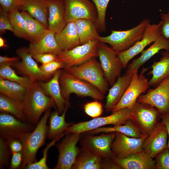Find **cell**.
<instances>
[{
  "label": "cell",
  "instance_id": "1",
  "mask_svg": "<svg viewBox=\"0 0 169 169\" xmlns=\"http://www.w3.org/2000/svg\"><path fill=\"white\" fill-rule=\"evenodd\" d=\"M22 102L27 122L34 125L38 123L44 113L56 106L53 100L42 90L39 81L27 88Z\"/></svg>",
  "mask_w": 169,
  "mask_h": 169
},
{
  "label": "cell",
  "instance_id": "2",
  "mask_svg": "<svg viewBox=\"0 0 169 169\" xmlns=\"http://www.w3.org/2000/svg\"><path fill=\"white\" fill-rule=\"evenodd\" d=\"M51 109L46 111L34 130L22 141L23 160L20 169H25L29 164L37 161L36 154L38 149L44 144L47 137V120L51 113Z\"/></svg>",
  "mask_w": 169,
  "mask_h": 169
},
{
  "label": "cell",
  "instance_id": "3",
  "mask_svg": "<svg viewBox=\"0 0 169 169\" xmlns=\"http://www.w3.org/2000/svg\"><path fill=\"white\" fill-rule=\"evenodd\" d=\"M150 23L148 19H143L136 26L124 31L112 30L110 35L100 36V42L109 44L117 54L125 51L142 38L146 26Z\"/></svg>",
  "mask_w": 169,
  "mask_h": 169
},
{
  "label": "cell",
  "instance_id": "4",
  "mask_svg": "<svg viewBox=\"0 0 169 169\" xmlns=\"http://www.w3.org/2000/svg\"><path fill=\"white\" fill-rule=\"evenodd\" d=\"M61 93L63 98L69 102L72 93L81 96H89L95 100H102L104 95L90 83L78 78L62 70L59 77Z\"/></svg>",
  "mask_w": 169,
  "mask_h": 169
},
{
  "label": "cell",
  "instance_id": "5",
  "mask_svg": "<svg viewBox=\"0 0 169 169\" xmlns=\"http://www.w3.org/2000/svg\"><path fill=\"white\" fill-rule=\"evenodd\" d=\"M64 70L91 84L104 95L108 90L109 84L105 78L100 64L95 58L80 65L65 68Z\"/></svg>",
  "mask_w": 169,
  "mask_h": 169
},
{
  "label": "cell",
  "instance_id": "6",
  "mask_svg": "<svg viewBox=\"0 0 169 169\" xmlns=\"http://www.w3.org/2000/svg\"><path fill=\"white\" fill-rule=\"evenodd\" d=\"M131 109L125 108L112 113L110 115L98 117L88 121L72 124L68 127L64 133L82 134L109 125H123L131 119Z\"/></svg>",
  "mask_w": 169,
  "mask_h": 169
},
{
  "label": "cell",
  "instance_id": "7",
  "mask_svg": "<svg viewBox=\"0 0 169 169\" xmlns=\"http://www.w3.org/2000/svg\"><path fill=\"white\" fill-rule=\"evenodd\" d=\"M149 68H143L139 74L138 70L134 72L124 95L111 110L112 113L124 108L131 109L139 96L147 90L150 86L149 80L144 74Z\"/></svg>",
  "mask_w": 169,
  "mask_h": 169
},
{
  "label": "cell",
  "instance_id": "8",
  "mask_svg": "<svg viewBox=\"0 0 169 169\" xmlns=\"http://www.w3.org/2000/svg\"><path fill=\"white\" fill-rule=\"evenodd\" d=\"M98 39L63 51L57 56L56 60L61 62L64 69L80 65L93 58L98 56Z\"/></svg>",
  "mask_w": 169,
  "mask_h": 169
},
{
  "label": "cell",
  "instance_id": "9",
  "mask_svg": "<svg viewBox=\"0 0 169 169\" xmlns=\"http://www.w3.org/2000/svg\"><path fill=\"white\" fill-rule=\"evenodd\" d=\"M131 110V120L143 136L149 135L154 130L160 114L159 110L150 105L136 102Z\"/></svg>",
  "mask_w": 169,
  "mask_h": 169
},
{
  "label": "cell",
  "instance_id": "10",
  "mask_svg": "<svg viewBox=\"0 0 169 169\" xmlns=\"http://www.w3.org/2000/svg\"><path fill=\"white\" fill-rule=\"evenodd\" d=\"M34 125L19 120L7 113L0 114V138L7 141H21L35 129Z\"/></svg>",
  "mask_w": 169,
  "mask_h": 169
},
{
  "label": "cell",
  "instance_id": "11",
  "mask_svg": "<svg viewBox=\"0 0 169 169\" xmlns=\"http://www.w3.org/2000/svg\"><path fill=\"white\" fill-rule=\"evenodd\" d=\"M98 52L105 78L112 86L120 75L122 64L115 51L104 43L99 41Z\"/></svg>",
  "mask_w": 169,
  "mask_h": 169
},
{
  "label": "cell",
  "instance_id": "12",
  "mask_svg": "<svg viewBox=\"0 0 169 169\" xmlns=\"http://www.w3.org/2000/svg\"><path fill=\"white\" fill-rule=\"evenodd\" d=\"M161 20L158 24L149 23L146 27L141 39L137 42L128 49L117 54L123 68H126L129 61L134 57L141 53L147 45L162 35Z\"/></svg>",
  "mask_w": 169,
  "mask_h": 169
},
{
  "label": "cell",
  "instance_id": "13",
  "mask_svg": "<svg viewBox=\"0 0 169 169\" xmlns=\"http://www.w3.org/2000/svg\"><path fill=\"white\" fill-rule=\"evenodd\" d=\"M81 137L82 134L69 133L57 144L59 155L57 163L54 169H71L80 151L77 144Z\"/></svg>",
  "mask_w": 169,
  "mask_h": 169
},
{
  "label": "cell",
  "instance_id": "14",
  "mask_svg": "<svg viewBox=\"0 0 169 169\" xmlns=\"http://www.w3.org/2000/svg\"><path fill=\"white\" fill-rule=\"evenodd\" d=\"M65 7V18L67 23L80 19L90 20L95 23L98 13L91 0H63Z\"/></svg>",
  "mask_w": 169,
  "mask_h": 169
},
{
  "label": "cell",
  "instance_id": "15",
  "mask_svg": "<svg viewBox=\"0 0 169 169\" xmlns=\"http://www.w3.org/2000/svg\"><path fill=\"white\" fill-rule=\"evenodd\" d=\"M136 102L154 107L161 115L169 113V76L155 89H149L145 94L140 95Z\"/></svg>",
  "mask_w": 169,
  "mask_h": 169
},
{
  "label": "cell",
  "instance_id": "16",
  "mask_svg": "<svg viewBox=\"0 0 169 169\" xmlns=\"http://www.w3.org/2000/svg\"><path fill=\"white\" fill-rule=\"evenodd\" d=\"M115 136V132L96 136L85 135L81 137L80 144L82 148L103 158H113L114 156L111 145Z\"/></svg>",
  "mask_w": 169,
  "mask_h": 169
},
{
  "label": "cell",
  "instance_id": "17",
  "mask_svg": "<svg viewBox=\"0 0 169 169\" xmlns=\"http://www.w3.org/2000/svg\"><path fill=\"white\" fill-rule=\"evenodd\" d=\"M16 54L21 60L15 63L13 66L27 76L32 84L36 82L47 80L51 78L42 72L29 53L28 48L23 47L18 49Z\"/></svg>",
  "mask_w": 169,
  "mask_h": 169
},
{
  "label": "cell",
  "instance_id": "18",
  "mask_svg": "<svg viewBox=\"0 0 169 169\" xmlns=\"http://www.w3.org/2000/svg\"><path fill=\"white\" fill-rule=\"evenodd\" d=\"M115 136L111 145L114 157L124 158L132 154L142 151L144 140L149 135L140 138L130 137L121 133L115 132Z\"/></svg>",
  "mask_w": 169,
  "mask_h": 169
},
{
  "label": "cell",
  "instance_id": "19",
  "mask_svg": "<svg viewBox=\"0 0 169 169\" xmlns=\"http://www.w3.org/2000/svg\"><path fill=\"white\" fill-rule=\"evenodd\" d=\"M168 138L165 125L161 122L158 123L153 131L144 140L142 151L153 158L167 147Z\"/></svg>",
  "mask_w": 169,
  "mask_h": 169
},
{
  "label": "cell",
  "instance_id": "20",
  "mask_svg": "<svg viewBox=\"0 0 169 169\" xmlns=\"http://www.w3.org/2000/svg\"><path fill=\"white\" fill-rule=\"evenodd\" d=\"M62 70L59 69L54 74L51 78L47 82L39 81L44 92L54 100L57 110L59 114H62L67 107L70 105L69 102L63 97L59 82V77Z\"/></svg>",
  "mask_w": 169,
  "mask_h": 169
},
{
  "label": "cell",
  "instance_id": "21",
  "mask_svg": "<svg viewBox=\"0 0 169 169\" xmlns=\"http://www.w3.org/2000/svg\"><path fill=\"white\" fill-rule=\"evenodd\" d=\"M49 7L48 29L55 34L61 32L67 24L63 0H48Z\"/></svg>",
  "mask_w": 169,
  "mask_h": 169
},
{
  "label": "cell",
  "instance_id": "22",
  "mask_svg": "<svg viewBox=\"0 0 169 169\" xmlns=\"http://www.w3.org/2000/svg\"><path fill=\"white\" fill-rule=\"evenodd\" d=\"M113 161L124 169H154L156 161L143 151L124 158L114 157Z\"/></svg>",
  "mask_w": 169,
  "mask_h": 169
},
{
  "label": "cell",
  "instance_id": "23",
  "mask_svg": "<svg viewBox=\"0 0 169 169\" xmlns=\"http://www.w3.org/2000/svg\"><path fill=\"white\" fill-rule=\"evenodd\" d=\"M28 49L32 56L45 53H53L58 56L63 51L56 40L55 33L49 29L39 39L30 42Z\"/></svg>",
  "mask_w": 169,
  "mask_h": 169
},
{
  "label": "cell",
  "instance_id": "24",
  "mask_svg": "<svg viewBox=\"0 0 169 169\" xmlns=\"http://www.w3.org/2000/svg\"><path fill=\"white\" fill-rule=\"evenodd\" d=\"M162 49L169 51V39L160 36L147 49L143 50L141 55L134 59L127 66L126 72H134L143 64Z\"/></svg>",
  "mask_w": 169,
  "mask_h": 169
},
{
  "label": "cell",
  "instance_id": "25",
  "mask_svg": "<svg viewBox=\"0 0 169 169\" xmlns=\"http://www.w3.org/2000/svg\"><path fill=\"white\" fill-rule=\"evenodd\" d=\"M134 73L125 71L124 75L118 77L109 90L105 105L107 110H112L118 103L129 86Z\"/></svg>",
  "mask_w": 169,
  "mask_h": 169
},
{
  "label": "cell",
  "instance_id": "26",
  "mask_svg": "<svg viewBox=\"0 0 169 169\" xmlns=\"http://www.w3.org/2000/svg\"><path fill=\"white\" fill-rule=\"evenodd\" d=\"M20 9L28 12L48 29V0H24Z\"/></svg>",
  "mask_w": 169,
  "mask_h": 169
},
{
  "label": "cell",
  "instance_id": "27",
  "mask_svg": "<svg viewBox=\"0 0 169 169\" xmlns=\"http://www.w3.org/2000/svg\"><path fill=\"white\" fill-rule=\"evenodd\" d=\"M56 40L63 51L80 45L74 22L67 23L62 30L55 34Z\"/></svg>",
  "mask_w": 169,
  "mask_h": 169
},
{
  "label": "cell",
  "instance_id": "28",
  "mask_svg": "<svg viewBox=\"0 0 169 169\" xmlns=\"http://www.w3.org/2000/svg\"><path fill=\"white\" fill-rule=\"evenodd\" d=\"M160 60L154 61L150 68L152 69L149 72L152 75L149 81L150 86H157L163 80L169 76V51L166 50L161 53Z\"/></svg>",
  "mask_w": 169,
  "mask_h": 169
},
{
  "label": "cell",
  "instance_id": "29",
  "mask_svg": "<svg viewBox=\"0 0 169 169\" xmlns=\"http://www.w3.org/2000/svg\"><path fill=\"white\" fill-rule=\"evenodd\" d=\"M68 108H66L61 115H59L57 110L51 112L47 134V137L49 139L53 140L60 137L64 134L67 128L73 124L71 122H66L65 120Z\"/></svg>",
  "mask_w": 169,
  "mask_h": 169
},
{
  "label": "cell",
  "instance_id": "30",
  "mask_svg": "<svg viewBox=\"0 0 169 169\" xmlns=\"http://www.w3.org/2000/svg\"><path fill=\"white\" fill-rule=\"evenodd\" d=\"M80 44L98 39L100 37L95 23L86 19H80L74 22Z\"/></svg>",
  "mask_w": 169,
  "mask_h": 169
},
{
  "label": "cell",
  "instance_id": "31",
  "mask_svg": "<svg viewBox=\"0 0 169 169\" xmlns=\"http://www.w3.org/2000/svg\"><path fill=\"white\" fill-rule=\"evenodd\" d=\"M102 158L101 156L82 148L71 169H101Z\"/></svg>",
  "mask_w": 169,
  "mask_h": 169
},
{
  "label": "cell",
  "instance_id": "32",
  "mask_svg": "<svg viewBox=\"0 0 169 169\" xmlns=\"http://www.w3.org/2000/svg\"><path fill=\"white\" fill-rule=\"evenodd\" d=\"M87 132L90 134L119 132L128 136L137 138H140L143 136L139 129L131 119L124 125H114L113 127H100Z\"/></svg>",
  "mask_w": 169,
  "mask_h": 169
},
{
  "label": "cell",
  "instance_id": "33",
  "mask_svg": "<svg viewBox=\"0 0 169 169\" xmlns=\"http://www.w3.org/2000/svg\"><path fill=\"white\" fill-rule=\"evenodd\" d=\"M0 111L1 112L10 114L20 120L27 122L22 101L13 99L1 93Z\"/></svg>",
  "mask_w": 169,
  "mask_h": 169
},
{
  "label": "cell",
  "instance_id": "34",
  "mask_svg": "<svg viewBox=\"0 0 169 169\" xmlns=\"http://www.w3.org/2000/svg\"><path fill=\"white\" fill-rule=\"evenodd\" d=\"M26 23L27 31L30 42L36 41L42 37L48 29L38 20L24 11L21 12Z\"/></svg>",
  "mask_w": 169,
  "mask_h": 169
},
{
  "label": "cell",
  "instance_id": "35",
  "mask_svg": "<svg viewBox=\"0 0 169 169\" xmlns=\"http://www.w3.org/2000/svg\"><path fill=\"white\" fill-rule=\"evenodd\" d=\"M27 90V88L15 82L0 79V92L13 99L22 101Z\"/></svg>",
  "mask_w": 169,
  "mask_h": 169
},
{
  "label": "cell",
  "instance_id": "36",
  "mask_svg": "<svg viewBox=\"0 0 169 169\" xmlns=\"http://www.w3.org/2000/svg\"><path fill=\"white\" fill-rule=\"evenodd\" d=\"M9 18L15 36L29 40L25 19L19 9H15L8 13Z\"/></svg>",
  "mask_w": 169,
  "mask_h": 169
},
{
  "label": "cell",
  "instance_id": "37",
  "mask_svg": "<svg viewBox=\"0 0 169 169\" xmlns=\"http://www.w3.org/2000/svg\"><path fill=\"white\" fill-rule=\"evenodd\" d=\"M11 65L8 63L0 64V79L18 83L27 88L29 87L32 84L29 78L26 76L18 75Z\"/></svg>",
  "mask_w": 169,
  "mask_h": 169
},
{
  "label": "cell",
  "instance_id": "38",
  "mask_svg": "<svg viewBox=\"0 0 169 169\" xmlns=\"http://www.w3.org/2000/svg\"><path fill=\"white\" fill-rule=\"evenodd\" d=\"M95 4L98 13L95 23L97 29L102 31L105 29V18L106 11L110 0H91Z\"/></svg>",
  "mask_w": 169,
  "mask_h": 169
},
{
  "label": "cell",
  "instance_id": "39",
  "mask_svg": "<svg viewBox=\"0 0 169 169\" xmlns=\"http://www.w3.org/2000/svg\"><path fill=\"white\" fill-rule=\"evenodd\" d=\"M65 134L60 137L54 139L48 143L43 150V156L42 158L38 161L30 164L27 166L25 169H49L47 164V161L48 150L50 148L54 145L58 140L60 139L65 135Z\"/></svg>",
  "mask_w": 169,
  "mask_h": 169
},
{
  "label": "cell",
  "instance_id": "40",
  "mask_svg": "<svg viewBox=\"0 0 169 169\" xmlns=\"http://www.w3.org/2000/svg\"><path fill=\"white\" fill-rule=\"evenodd\" d=\"M85 113L93 118L100 116L103 111V105L98 100L87 103L84 107Z\"/></svg>",
  "mask_w": 169,
  "mask_h": 169
},
{
  "label": "cell",
  "instance_id": "41",
  "mask_svg": "<svg viewBox=\"0 0 169 169\" xmlns=\"http://www.w3.org/2000/svg\"><path fill=\"white\" fill-rule=\"evenodd\" d=\"M12 151L8 141L0 138V169L8 164V160Z\"/></svg>",
  "mask_w": 169,
  "mask_h": 169
},
{
  "label": "cell",
  "instance_id": "42",
  "mask_svg": "<svg viewBox=\"0 0 169 169\" xmlns=\"http://www.w3.org/2000/svg\"><path fill=\"white\" fill-rule=\"evenodd\" d=\"M42 72L46 75L52 77L56 72L64 67L60 61L55 60L39 66Z\"/></svg>",
  "mask_w": 169,
  "mask_h": 169
},
{
  "label": "cell",
  "instance_id": "43",
  "mask_svg": "<svg viewBox=\"0 0 169 169\" xmlns=\"http://www.w3.org/2000/svg\"><path fill=\"white\" fill-rule=\"evenodd\" d=\"M155 157V169H169V149L167 147Z\"/></svg>",
  "mask_w": 169,
  "mask_h": 169
},
{
  "label": "cell",
  "instance_id": "44",
  "mask_svg": "<svg viewBox=\"0 0 169 169\" xmlns=\"http://www.w3.org/2000/svg\"><path fill=\"white\" fill-rule=\"evenodd\" d=\"M6 30L12 32L13 29L10 21L8 13L0 8V33H4Z\"/></svg>",
  "mask_w": 169,
  "mask_h": 169
},
{
  "label": "cell",
  "instance_id": "45",
  "mask_svg": "<svg viewBox=\"0 0 169 169\" xmlns=\"http://www.w3.org/2000/svg\"><path fill=\"white\" fill-rule=\"evenodd\" d=\"M24 0H0V7L9 13L17 9H20Z\"/></svg>",
  "mask_w": 169,
  "mask_h": 169
},
{
  "label": "cell",
  "instance_id": "46",
  "mask_svg": "<svg viewBox=\"0 0 169 169\" xmlns=\"http://www.w3.org/2000/svg\"><path fill=\"white\" fill-rule=\"evenodd\" d=\"M57 56L53 53H45L37 54L32 56L37 62L44 64L56 60Z\"/></svg>",
  "mask_w": 169,
  "mask_h": 169
},
{
  "label": "cell",
  "instance_id": "47",
  "mask_svg": "<svg viewBox=\"0 0 169 169\" xmlns=\"http://www.w3.org/2000/svg\"><path fill=\"white\" fill-rule=\"evenodd\" d=\"M160 18L162 21L161 26L162 35L169 39V9L167 13H161Z\"/></svg>",
  "mask_w": 169,
  "mask_h": 169
},
{
  "label": "cell",
  "instance_id": "48",
  "mask_svg": "<svg viewBox=\"0 0 169 169\" xmlns=\"http://www.w3.org/2000/svg\"><path fill=\"white\" fill-rule=\"evenodd\" d=\"M12 156L9 168L15 169L20 167L23 160L21 152H12Z\"/></svg>",
  "mask_w": 169,
  "mask_h": 169
},
{
  "label": "cell",
  "instance_id": "49",
  "mask_svg": "<svg viewBox=\"0 0 169 169\" xmlns=\"http://www.w3.org/2000/svg\"><path fill=\"white\" fill-rule=\"evenodd\" d=\"M101 169H122V168L115 162L112 158H104L102 160Z\"/></svg>",
  "mask_w": 169,
  "mask_h": 169
},
{
  "label": "cell",
  "instance_id": "50",
  "mask_svg": "<svg viewBox=\"0 0 169 169\" xmlns=\"http://www.w3.org/2000/svg\"><path fill=\"white\" fill-rule=\"evenodd\" d=\"M10 149L12 151L21 152L23 148V144L21 141L17 139L8 141Z\"/></svg>",
  "mask_w": 169,
  "mask_h": 169
},
{
  "label": "cell",
  "instance_id": "51",
  "mask_svg": "<svg viewBox=\"0 0 169 169\" xmlns=\"http://www.w3.org/2000/svg\"><path fill=\"white\" fill-rule=\"evenodd\" d=\"M20 59V58L18 56L10 57L0 56V64L8 63L13 65L14 63L19 61Z\"/></svg>",
  "mask_w": 169,
  "mask_h": 169
},
{
  "label": "cell",
  "instance_id": "52",
  "mask_svg": "<svg viewBox=\"0 0 169 169\" xmlns=\"http://www.w3.org/2000/svg\"><path fill=\"white\" fill-rule=\"evenodd\" d=\"M161 122L165 125L167 131L168 140L167 147L169 149V113L161 115Z\"/></svg>",
  "mask_w": 169,
  "mask_h": 169
},
{
  "label": "cell",
  "instance_id": "53",
  "mask_svg": "<svg viewBox=\"0 0 169 169\" xmlns=\"http://www.w3.org/2000/svg\"><path fill=\"white\" fill-rule=\"evenodd\" d=\"M8 46L6 44L4 39L2 37H0V47L1 48H5L8 47Z\"/></svg>",
  "mask_w": 169,
  "mask_h": 169
}]
</instances>
